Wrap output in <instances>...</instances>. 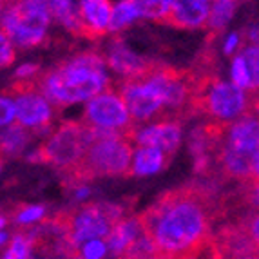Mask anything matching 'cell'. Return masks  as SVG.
<instances>
[{
    "mask_svg": "<svg viewBox=\"0 0 259 259\" xmlns=\"http://www.w3.org/2000/svg\"><path fill=\"white\" fill-rule=\"evenodd\" d=\"M199 259H208V257H207V254H203V255H201V257H199Z\"/></svg>",
    "mask_w": 259,
    "mask_h": 259,
    "instance_id": "39",
    "label": "cell"
},
{
    "mask_svg": "<svg viewBox=\"0 0 259 259\" xmlns=\"http://www.w3.org/2000/svg\"><path fill=\"white\" fill-rule=\"evenodd\" d=\"M46 210L44 207L40 205H29V207H22L20 210L17 212V216H15V221L18 225H29V223H35V221L42 220Z\"/></svg>",
    "mask_w": 259,
    "mask_h": 259,
    "instance_id": "27",
    "label": "cell"
},
{
    "mask_svg": "<svg viewBox=\"0 0 259 259\" xmlns=\"http://www.w3.org/2000/svg\"><path fill=\"white\" fill-rule=\"evenodd\" d=\"M142 236H143V230L140 227L138 218H131V220L125 218V220H121L120 223L114 225V229L109 232L105 241H107L109 252L116 259H120L133 248V245Z\"/></svg>",
    "mask_w": 259,
    "mask_h": 259,
    "instance_id": "16",
    "label": "cell"
},
{
    "mask_svg": "<svg viewBox=\"0 0 259 259\" xmlns=\"http://www.w3.org/2000/svg\"><path fill=\"white\" fill-rule=\"evenodd\" d=\"M133 138L111 131L95 129V140L83 158L73 168L62 172L65 183L71 187L104 176H127L133 161Z\"/></svg>",
    "mask_w": 259,
    "mask_h": 259,
    "instance_id": "3",
    "label": "cell"
},
{
    "mask_svg": "<svg viewBox=\"0 0 259 259\" xmlns=\"http://www.w3.org/2000/svg\"><path fill=\"white\" fill-rule=\"evenodd\" d=\"M248 180H257L259 182V151L254 156V161H252V170H250V178Z\"/></svg>",
    "mask_w": 259,
    "mask_h": 259,
    "instance_id": "32",
    "label": "cell"
},
{
    "mask_svg": "<svg viewBox=\"0 0 259 259\" xmlns=\"http://www.w3.org/2000/svg\"><path fill=\"white\" fill-rule=\"evenodd\" d=\"M112 9L111 0H80V36L96 40L111 31Z\"/></svg>",
    "mask_w": 259,
    "mask_h": 259,
    "instance_id": "12",
    "label": "cell"
},
{
    "mask_svg": "<svg viewBox=\"0 0 259 259\" xmlns=\"http://www.w3.org/2000/svg\"><path fill=\"white\" fill-rule=\"evenodd\" d=\"M232 83L250 95L259 93V46H243L230 67Z\"/></svg>",
    "mask_w": 259,
    "mask_h": 259,
    "instance_id": "14",
    "label": "cell"
},
{
    "mask_svg": "<svg viewBox=\"0 0 259 259\" xmlns=\"http://www.w3.org/2000/svg\"><path fill=\"white\" fill-rule=\"evenodd\" d=\"M82 121H85L93 129L111 131V133L125 134L131 138L136 129L121 95L111 87L87 102Z\"/></svg>",
    "mask_w": 259,
    "mask_h": 259,
    "instance_id": "7",
    "label": "cell"
},
{
    "mask_svg": "<svg viewBox=\"0 0 259 259\" xmlns=\"http://www.w3.org/2000/svg\"><path fill=\"white\" fill-rule=\"evenodd\" d=\"M241 259H259V255H245V257Z\"/></svg>",
    "mask_w": 259,
    "mask_h": 259,
    "instance_id": "36",
    "label": "cell"
},
{
    "mask_svg": "<svg viewBox=\"0 0 259 259\" xmlns=\"http://www.w3.org/2000/svg\"><path fill=\"white\" fill-rule=\"evenodd\" d=\"M223 147L234 154L254 161V156L259 151V118L248 112L239 120L232 121Z\"/></svg>",
    "mask_w": 259,
    "mask_h": 259,
    "instance_id": "11",
    "label": "cell"
},
{
    "mask_svg": "<svg viewBox=\"0 0 259 259\" xmlns=\"http://www.w3.org/2000/svg\"><path fill=\"white\" fill-rule=\"evenodd\" d=\"M142 259H161L160 255H156V254H151V255H145V257H142Z\"/></svg>",
    "mask_w": 259,
    "mask_h": 259,
    "instance_id": "35",
    "label": "cell"
},
{
    "mask_svg": "<svg viewBox=\"0 0 259 259\" xmlns=\"http://www.w3.org/2000/svg\"><path fill=\"white\" fill-rule=\"evenodd\" d=\"M4 160H6V158L2 154H0V168H2V161H4Z\"/></svg>",
    "mask_w": 259,
    "mask_h": 259,
    "instance_id": "37",
    "label": "cell"
},
{
    "mask_svg": "<svg viewBox=\"0 0 259 259\" xmlns=\"http://www.w3.org/2000/svg\"><path fill=\"white\" fill-rule=\"evenodd\" d=\"M6 239H8V234H6V232H2V230H0V243H4Z\"/></svg>",
    "mask_w": 259,
    "mask_h": 259,
    "instance_id": "34",
    "label": "cell"
},
{
    "mask_svg": "<svg viewBox=\"0 0 259 259\" xmlns=\"http://www.w3.org/2000/svg\"><path fill=\"white\" fill-rule=\"evenodd\" d=\"M210 8V0H172L165 24L176 29H201L208 24Z\"/></svg>",
    "mask_w": 259,
    "mask_h": 259,
    "instance_id": "13",
    "label": "cell"
},
{
    "mask_svg": "<svg viewBox=\"0 0 259 259\" xmlns=\"http://www.w3.org/2000/svg\"><path fill=\"white\" fill-rule=\"evenodd\" d=\"M93 140L95 129L85 121H65L38 151L31 154V160L49 163L60 172H65L82 160Z\"/></svg>",
    "mask_w": 259,
    "mask_h": 259,
    "instance_id": "6",
    "label": "cell"
},
{
    "mask_svg": "<svg viewBox=\"0 0 259 259\" xmlns=\"http://www.w3.org/2000/svg\"><path fill=\"white\" fill-rule=\"evenodd\" d=\"M71 259H83V257H80V255H74V257H71Z\"/></svg>",
    "mask_w": 259,
    "mask_h": 259,
    "instance_id": "38",
    "label": "cell"
},
{
    "mask_svg": "<svg viewBox=\"0 0 259 259\" xmlns=\"http://www.w3.org/2000/svg\"><path fill=\"white\" fill-rule=\"evenodd\" d=\"M29 142V131L26 127L18 125H8L2 133H0V154L8 158V156H15L26 147Z\"/></svg>",
    "mask_w": 259,
    "mask_h": 259,
    "instance_id": "19",
    "label": "cell"
},
{
    "mask_svg": "<svg viewBox=\"0 0 259 259\" xmlns=\"http://www.w3.org/2000/svg\"><path fill=\"white\" fill-rule=\"evenodd\" d=\"M133 4L140 18L165 24L172 8V0H133Z\"/></svg>",
    "mask_w": 259,
    "mask_h": 259,
    "instance_id": "20",
    "label": "cell"
},
{
    "mask_svg": "<svg viewBox=\"0 0 259 259\" xmlns=\"http://www.w3.org/2000/svg\"><path fill=\"white\" fill-rule=\"evenodd\" d=\"M36 89L58 107L89 102L109 89L105 60L98 53L85 51L58 62L35 76Z\"/></svg>",
    "mask_w": 259,
    "mask_h": 259,
    "instance_id": "2",
    "label": "cell"
},
{
    "mask_svg": "<svg viewBox=\"0 0 259 259\" xmlns=\"http://www.w3.org/2000/svg\"><path fill=\"white\" fill-rule=\"evenodd\" d=\"M168 161H170V158L165 152H161L160 149L138 145V149L133 154L129 174H133V176H151V174L163 170L168 165Z\"/></svg>",
    "mask_w": 259,
    "mask_h": 259,
    "instance_id": "17",
    "label": "cell"
},
{
    "mask_svg": "<svg viewBox=\"0 0 259 259\" xmlns=\"http://www.w3.org/2000/svg\"><path fill=\"white\" fill-rule=\"evenodd\" d=\"M109 252V246L105 239H91L83 243L78 250V255L83 259H104Z\"/></svg>",
    "mask_w": 259,
    "mask_h": 259,
    "instance_id": "24",
    "label": "cell"
},
{
    "mask_svg": "<svg viewBox=\"0 0 259 259\" xmlns=\"http://www.w3.org/2000/svg\"><path fill=\"white\" fill-rule=\"evenodd\" d=\"M152 62L154 60H147V58H143V56L131 51L121 38H114L111 42V48H109V55H107V64L121 78L140 76V74H143L151 67Z\"/></svg>",
    "mask_w": 259,
    "mask_h": 259,
    "instance_id": "15",
    "label": "cell"
},
{
    "mask_svg": "<svg viewBox=\"0 0 259 259\" xmlns=\"http://www.w3.org/2000/svg\"><path fill=\"white\" fill-rule=\"evenodd\" d=\"M6 8H8V0H0V20H2V15H4Z\"/></svg>",
    "mask_w": 259,
    "mask_h": 259,
    "instance_id": "33",
    "label": "cell"
},
{
    "mask_svg": "<svg viewBox=\"0 0 259 259\" xmlns=\"http://www.w3.org/2000/svg\"><path fill=\"white\" fill-rule=\"evenodd\" d=\"M53 18V0H17L6 8L0 31L15 48H35L46 40Z\"/></svg>",
    "mask_w": 259,
    "mask_h": 259,
    "instance_id": "5",
    "label": "cell"
},
{
    "mask_svg": "<svg viewBox=\"0 0 259 259\" xmlns=\"http://www.w3.org/2000/svg\"><path fill=\"white\" fill-rule=\"evenodd\" d=\"M138 17L136 8H134L133 0H120L114 9H112V20H111V31H121L127 26H131Z\"/></svg>",
    "mask_w": 259,
    "mask_h": 259,
    "instance_id": "22",
    "label": "cell"
},
{
    "mask_svg": "<svg viewBox=\"0 0 259 259\" xmlns=\"http://www.w3.org/2000/svg\"><path fill=\"white\" fill-rule=\"evenodd\" d=\"M38 73H40V67L36 64H26L22 65V67H18L15 78L17 80H27V78H35Z\"/></svg>",
    "mask_w": 259,
    "mask_h": 259,
    "instance_id": "29",
    "label": "cell"
},
{
    "mask_svg": "<svg viewBox=\"0 0 259 259\" xmlns=\"http://www.w3.org/2000/svg\"><path fill=\"white\" fill-rule=\"evenodd\" d=\"M15 100L17 107V123L26 127L27 131H44L51 125L53 109L49 102L38 89L31 91H20L8 95Z\"/></svg>",
    "mask_w": 259,
    "mask_h": 259,
    "instance_id": "9",
    "label": "cell"
},
{
    "mask_svg": "<svg viewBox=\"0 0 259 259\" xmlns=\"http://www.w3.org/2000/svg\"><path fill=\"white\" fill-rule=\"evenodd\" d=\"M17 121V107L15 100L8 95L0 96V127H8Z\"/></svg>",
    "mask_w": 259,
    "mask_h": 259,
    "instance_id": "26",
    "label": "cell"
},
{
    "mask_svg": "<svg viewBox=\"0 0 259 259\" xmlns=\"http://www.w3.org/2000/svg\"><path fill=\"white\" fill-rule=\"evenodd\" d=\"M250 95V93H248ZM250 114H254L255 118H259V93H254L250 95V109H248Z\"/></svg>",
    "mask_w": 259,
    "mask_h": 259,
    "instance_id": "31",
    "label": "cell"
},
{
    "mask_svg": "<svg viewBox=\"0 0 259 259\" xmlns=\"http://www.w3.org/2000/svg\"><path fill=\"white\" fill-rule=\"evenodd\" d=\"M239 44H241V35H239V33L230 35V38L227 40V46H225V55H232Z\"/></svg>",
    "mask_w": 259,
    "mask_h": 259,
    "instance_id": "30",
    "label": "cell"
},
{
    "mask_svg": "<svg viewBox=\"0 0 259 259\" xmlns=\"http://www.w3.org/2000/svg\"><path fill=\"white\" fill-rule=\"evenodd\" d=\"M116 91L125 102L131 120L136 127L145 125L149 121L165 120L163 100L145 76L121 78L116 83Z\"/></svg>",
    "mask_w": 259,
    "mask_h": 259,
    "instance_id": "8",
    "label": "cell"
},
{
    "mask_svg": "<svg viewBox=\"0 0 259 259\" xmlns=\"http://www.w3.org/2000/svg\"><path fill=\"white\" fill-rule=\"evenodd\" d=\"M53 18H56L73 35L80 36V18L78 11H74L73 0H53Z\"/></svg>",
    "mask_w": 259,
    "mask_h": 259,
    "instance_id": "21",
    "label": "cell"
},
{
    "mask_svg": "<svg viewBox=\"0 0 259 259\" xmlns=\"http://www.w3.org/2000/svg\"><path fill=\"white\" fill-rule=\"evenodd\" d=\"M216 182H190L170 189L138 216L143 234L161 259H199L220 221Z\"/></svg>",
    "mask_w": 259,
    "mask_h": 259,
    "instance_id": "1",
    "label": "cell"
},
{
    "mask_svg": "<svg viewBox=\"0 0 259 259\" xmlns=\"http://www.w3.org/2000/svg\"><path fill=\"white\" fill-rule=\"evenodd\" d=\"M53 220L60 225L65 234V241L78 255L83 243L91 239H105L114 225L125 220V212L114 203H89L71 210L58 212Z\"/></svg>",
    "mask_w": 259,
    "mask_h": 259,
    "instance_id": "4",
    "label": "cell"
},
{
    "mask_svg": "<svg viewBox=\"0 0 259 259\" xmlns=\"http://www.w3.org/2000/svg\"><path fill=\"white\" fill-rule=\"evenodd\" d=\"M15 60V46L8 36L0 31V67H8Z\"/></svg>",
    "mask_w": 259,
    "mask_h": 259,
    "instance_id": "28",
    "label": "cell"
},
{
    "mask_svg": "<svg viewBox=\"0 0 259 259\" xmlns=\"http://www.w3.org/2000/svg\"><path fill=\"white\" fill-rule=\"evenodd\" d=\"M31 252H33V241L29 234H17L4 259H29Z\"/></svg>",
    "mask_w": 259,
    "mask_h": 259,
    "instance_id": "23",
    "label": "cell"
},
{
    "mask_svg": "<svg viewBox=\"0 0 259 259\" xmlns=\"http://www.w3.org/2000/svg\"><path fill=\"white\" fill-rule=\"evenodd\" d=\"M239 2H243V0H212L210 17H208V24H207V29H208L207 42H214L223 33L225 26L232 18Z\"/></svg>",
    "mask_w": 259,
    "mask_h": 259,
    "instance_id": "18",
    "label": "cell"
},
{
    "mask_svg": "<svg viewBox=\"0 0 259 259\" xmlns=\"http://www.w3.org/2000/svg\"><path fill=\"white\" fill-rule=\"evenodd\" d=\"M133 142L142 147H154L172 158L182 143V121L158 120L134 129Z\"/></svg>",
    "mask_w": 259,
    "mask_h": 259,
    "instance_id": "10",
    "label": "cell"
},
{
    "mask_svg": "<svg viewBox=\"0 0 259 259\" xmlns=\"http://www.w3.org/2000/svg\"><path fill=\"white\" fill-rule=\"evenodd\" d=\"M238 220L241 221V225L245 227L248 238H250V241L254 243L255 250H257V254H259V210L248 212V214H245V216H239Z\"/></svg>",
    "mask_w": 259,
    "mask_h": 259,
    "instance_id": "25",
    "label": "cell"
}]
</instances>
